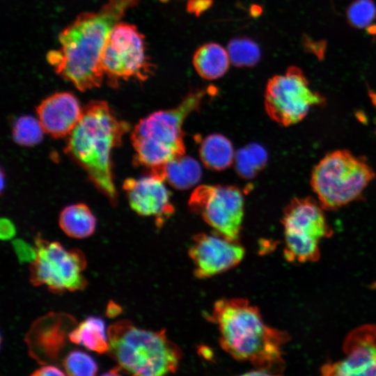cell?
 I'll list each match as a JSON object with an SVG mask.
<instances>
[{"label": "cell", "instance_id": "cell-1", "mask_svg": "<svg viewBox=\"0 0 376 376\" xmlns=\"http://www.w3.org/2000/svg\"><path fill=\"white\" fill-rule=\"evenodd\" d=\"M139 1L109 0L97 11L78 15L59 34L60 49L47 54L56 72L81 91L99 87L104 77L100 56L108 35Z\"/></svg>", "mask_w": 376, "mask_h": 376}, {"label": "cell", "instance_id": "cell-2", "mask_svg": "<svg viewBox=\"0 0 376 376\" xmlns=\"http://www.w3.org/2000/svg\"><path fill=\"white\" fill-rule=\"evenodd\" d=\"M210 320L219 331L221 348L233 359L251 363L254 374L278 375L284 369L282 348L288 334L269 326L257 306L244 298L218 299Z\"/></svg>", "mask_w": 376, "mask_h": 376}, {"label": "cell", "instance_id": "cell-3", "mask_svg": "<svg viewBox=\"0 0 376 376\" xmlns=\"http://www.w3.org/2000/svg\"><path fill=\"white\" fill-rule=\"evenodd\" d=\"M129 130V124L118 119L107 102L93 100L83 109L65 147V153L86 171L112 205L117 203V193L111 153Z\"/></svg>", "mask_w": 376, "mask_h": 376}, {"label": "cell", "instance_id": "cell-4", "mask_svg": "<svg viewBox=\"0 0 376 376\" xmlns=\"http://www.w3.org/2000/svg\"><path fill=\"white\" fill-rule=\"evenodd\" d=\"M211 91H191L177 107L155 111L141 119L131 134L134 163L164 179L166 164L185 153L182 130L185 120L201 107Z\"/></svg>", "mask_w": 376, "mask_h": 376}, {"label": "cell", "instance_id": "cell-5", "mask_svg": "<svg viewBox=\"0 0 376 376\" xmlns=\"http://www.w3.org/2000/svg\"><path fill=\"white\" fill-rule=\"evenodd\" d=\"M107 335V353L130 374L161 376L178 370L182 351L164 329H142L123 320L111 324Z\"/></svg>", "mask_w": 376, "mask_h": 376}, {"label": "cell", "instance_id": "cell-6", "mask_svg": "<svg viewBox=\"0 0 376 376\" xmlns=\"http://www.w3.org/2000/svg\"><path fill=\"white\" fill-rule=\"evenodd\" d=\"M375 173L367 160L345 149L326 154L313 167L311 186L324 210L334 211L362 198Z\"/></svg>", "mask_w": 376, "mask_h": 376}, {"label": "cell", "instance_id": "cell-7", "mask_svg": "<svg viewBox=\"0 0 376 376\" xmlns=\"http://www.w3.org/2000/svg\"><path fill=\"white\" fill-rule=\"evenodd\" d=\"M36 259L29 265V280L34 286L45 285L53 293L84 290L88 281L83 272L87 262L77 248L66 249L59 242L35 238Z\"/></svg>", "mask_w": 376, "mask_h": 376}, {"label": "cell", "instance_id": "cell-8", "mask_svg": "<svg viewBox=\"0 0 376 376\" xmlns=\"http://www.w3.org/2000/svg\"><path fill=\"white\" fill-rule=\"evenodd\" d=\"M100 65L112 86L130 79L144 81L155 70L146 52L145 36L135 25L123 22L109 32L102 50Z\"/></svg>", "mask_w": 376, "mask_h": 376}, {"label": "cell", "instance_id": "cell-9", "mask_svg": "<svg viewBox=\"0 0 376 376\" xmlns=\"http://www.w3.org/2000/svg\"><path fill=\"white\" fill-rule=\"evenodd\" d=\"M325 103V97L311 88L303 71L294 65L269 79L265 91L266 113L282 126L299 123L313 108Z\"/></svg>", "mask_w": 376, "mask_h": 376}, {"label": "cell", "instance_id": "cell-10", "mask_svg": "<svg viewBox=\"0 0 376 376\" xmlns=\"http://www.w3.org/2000/svg\"><path fill=\"white\" fill-rule=\"evenodd\" d=\"M188 205L214 233L231 240H240L244 197L239 188L230 185H202L191 193Z\"/></svg>", "mask_w": 376, "mask_h": 376}, {"label": "cell", "instance_id": "cell-11", "mask_svg": "<svg viewBox=\"0 0 376 376\" xmlns=\"http://www.w3.org/2000/svg\"><path fill=\"white\" fill-rule=\"evenodd\" d=\"M244 253L240 240H231L214 232L213 234H196L188 251L194 276L201 279L235 267L242 261Z\"/></svg>", "mask_w": 376, "mask_h": 376}, {"label": "cell", "instance_id": "cell-12", "mask_svg": "<svg viewBox=\"0 0 376 376\" xmlns=\"http://www.w3.org/2000/svg\"><path fill=\"white\" fill-rule=\"evenodd\" d=\"M343 350L346 357L324 364L322 375H376V325H363L352 331L345 338Z\"/></svg>", "mask_w": 376, "mask_h": 376}, {"label": "cell", "instance_id": "cell-13", "mask_svg": "<svg viewBox=\"0 0 376 376\" xmlns=\"http://www.w3.org/2000/svg\"><path fill=\"white\" fill-rule=\"evenodd\" d=\"M164 181L149 173L139 178H127L123 182L132 210L140 216L153 217L157 228H161L175 211Z\"/></svg>", "mask_w": 376, "mask_h": 376}, {"label": "cell", "instance_id": "cell-14", "mask_svg": "<svg viewBox=\"0 0 376 376\" xmlns=\"http://www.w3.org/2000/svg\"><path fill=\"white\" fill-rule=\"evenodd\" d=\"M322 208L311 197L294 198L284 208L281 223L283 233L308 236L316 240L332 235Z\"/></svg>", "mask_w": 376, "mask_h": 376}, {"label": "cell", "instance_id": "cell-15", "mask_svg": "<svg viewBox=\"0 0 376 376\" xmlns=\"http://www.w3.org/2000/svg\"><path fill=\"white\" fill-rule=\"evenodd\" d=\"M82 111L76 97L68 92L55 93L36 107L44 132L55 139L68 136L79 121Z\"/></svg>", "mask_w": 376, "mask_h": 376}, {"label": "cell", "instance_id": "cell-16", "mask_svg": "<svg viewBox=\"0 0 376 376\" xmlns=\"http://www.w3.org/2000/svg\"><path fill=\"white\" fill-rule=\"evenodd\" d=\"M66 315L49 314L36 322L29 334L27 344L30 353L40 363L54 361L65 343L67 331L61 324Z\"/></svg>", "mask_w": 376, "mask_h": 376}, {"label": "cell", "instance_id": "cell-17", "mask_svg": "<svg viewBox=\"0 0 376 376\" xmlns=\"http://www.w3.org/2000/svg\"><path fill=\"white\" fill-rule=\"evenodd\" d=\"M192 62L200 77L215 80L227 72L230 60L227 49L218 43L208 42L196 49Z\"/></svg>", "mask_w": 376, "mask_h": 376}, {"label": "cell", "instance_id": "cell-18", "mask_svg": "<svg viewBox=\"0 0 376 376\" xmlns=\"http://www.w3.org/2000/svg\"><path fill=\"white\" fill-rule=\"evenodd\" d=\"M58 223L68 236L84 239L94 233L97 221L86 204L76 203L63 208L59 215Z\"/></svg>", "mask_w": 376, "mask_h": 376}, {"label": "cell", "instance_id": "cell-19", "mask_svg": "<svg viewBox=\"0 0 376 376\" xmlns=\"http://www.w3.org/2000/svg\"><path fill=\"white\" fill-rule=\"evenodd\" d=\"M68 339L98 354L107 353L109 344L103 320L97 316H88L69 333Z\"/></svg>", "mask_w": 376, "mask_h": 376}, {"label": "cell", "instance_id": "cell-20", "mask_svg": "<svg viewBox=\"0 0 376 376\" xmlns=\"http://www.w3.org/2000/svg\"><path fill=\"white\" fill-rule=\"evenodd\" d=\"M198 151L203 164L213 171L225 170L235 159V153L231 142L220 134H212L203 138Z\"/></svg>", "mask_w": 376, "mask_h": 376}, {"label": "cell", "instance_id": "cell-21", "mask_svg": "<svg viewBox=\"0 0 376 376\" xmlns=\"http://www.w3.org/2000/svg\"><path fill=\"white\" fill-rule=\"evenodd\" d=\"M202 169L200 164L193 157L185 155L171 160L164 173L165 181L173 187L185 190L200 181Z\"/></svg>", "mask_w": 376, "mask_h": 376}, {"label": "cell", "instance_id": "cell-22", "mask_svg": "<svg viewBox=\"0 0 376 376\" xmlns=\"http://www.w3.org/2000/svg\"><path fill=\"white\" fill-rule=\"evenodd\" d=\"M283 255L290 263L315 262L320 259L319 241L315 238L297 235L284 234Z\"/></svg>", "mask_w": 376, "mask_h": 376}, {"label": "cell", "instance_id": "cell-23", "mask_svg": "<svg viewBox=\"0 0 376 376\" xmlns=\"http://www.w3.org/2000/svg\"><path fill=\"white\" fill-rule=\"evenodd\" d=\"M267 152L258 143H251L239 149L235 155V171L244 179H252L265 166Z\"/></svg>", "mask_w": 376, "mask_h": 376}, {"label": "cell", "instance_id": "cell-24", "mask_svg": "<svg viewBox=\"0 0 376 376\" xmlns=\"http://www.w3.org/2000/svg\"><path fill=\"white\" fill-rule=\"evenodd\" d=\"M227 51L230 63L239 68H251L259 62L261 52L258 44L246 37H238L230 40Z\"/></svg>", "mask_w": 376, "mask_h": 376}, {"label": "cell", "instance_id": "cell-25", "mask_svg": "<svg viewBox=\"0 0 376 376\" xmlns=\"http://www.w3.org/2000/svg\"><path fill=\"white\" fill-rule=\"evenodd\" d=\"M43 132L39 120L29 115L17 118L12 127L14 141L23 146H32L39 143L42 139Z\"/></svg>", "mask_w": 376, "mask_h": 376}, {"label": "cell", "instance_id": "cell-26", "mask_svg": "<svg viewBox=\"0 0 376 376\" xmlns=\"http://www.w3.org/2000/svg\"><path fill=\"white\" fill-rule=\"evenodd\" d=\"M65 374L73 376H93L98 371L94 359L87 353L74 350L68 353L63 361Z\"/></svg>", "mask_w": 376, "mask_h": 376}, {"label": "cell", "instance_id": "cell-27", "mask_svg": "<svg viewBox=\"0 0 376 376\" xmlns=\"http://www.w3.org/2000/svg\"><path fill=\"white\" fill-rule=\"evenodd\" d=\"M347 19L357 29L370 26L376 17V6L372 0H355L347 8Z\"/></svg>", "mask_w": 376, "mask_h": 376}, {"label": "cell", "instance_id": "cell-28", "mask_svg": "<svg viewBox=\"0 0 376 376\" xmlns=\"http://www.w3.org/2000/svg\"><path fill=\"white\" fill-rule=\"evenodd\" d=\"M12 245L17 258L20 263L29 264L36 259L37 251L36 247L22 239H15Z\"/></svg>", "mask_w": 376, "mask_h": 376}, {"label": "cell", "instance_id": "cell-29", "mask_svg": "<svg viewBox=\"0 0 376 376\" xmlns=\"http://www.w3.org/2000/svg\"><path fill=\"white\" fill-rule=\"evenodd\" d=\"M212 3V0H189L187 8L189 13L199 15L208 9Z\"/></svg>", "mask_w": 376, "mask_h": 376}, {"label": "cell", "instance_id": "cell-30", "mask_svg": "<svg viewBox=\"0 0 376 376\" xmlns=\"http://www.w3.org/2000/svg\"><path fill=\"white\" fill-rule=\"evenodd\" d=\"M16 234V228L13 223L8 219L3 218L0 221V237L3 240H8Z\"/></svg>", "mask_w": 376, "mask_h": 376}, {"label": "cell", "instance_id": "cell-31", "mask_svg": "<svg viewBox=\"0 0 376 376\" xmlns=\"http://www.w3.org/2000/svg\"><path fill=\"white\" fill-rule=\"evenodd\" d=\"M61 369L52 365H44L31 373L33 376L65 375Z\"/></svg>", "mask_w": 376, "mask_h": 376}, {"label": "cell", "instance_id": "cell-32", "mask_svg": "<svg viewBox=\"0 0 376 376\" xmlns=\"http://www.w3.org/2000/svg\"><path fill=\"white\" fill-rule=\"evenodd\" d=\"M122 307L113 300H110L106 308V315L109 318H115L122 313Z\"/></svg>", "mask_w": 376, "mask_h": 376}, {"label": "cell", "instance_id": "cell-33", "mask_svg": "<svg viewBox=\"0 0 376 376\" xmlns=\"http://www.w3.org/2000/svg\"><path fill=\"white\" fill-rule=\"evenodd\" d=\"M161 1H163V2H165V1H167L169 0H160Z\"/></svg>", "mask_w": 376, "mask_h": 376}, {"label": "cell", "instance_id": "cell-34", "mask_svg": "<svg viewBox=\"0 0 376 376\" xmlns=\"http://www.w3.org/2000/svg\"><path fill=\"white\" fill-rule=\"evenodd\" d=\"M375 134H376V131H375Z\"/></svg>", "mask_w": 376, "mask_h": 376}]
</instances>
